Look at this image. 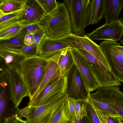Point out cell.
Returning a JSON list of instances; mask_svg holds the SVG:
<instances>
[{
    "mask_svg": "<svg viewBox=\"0 0 123 123\" xmlns=\"http://www.w3.org/2000/svg\"><path fill=\"white\" fill-rule=\"evenodd\" d=\"M121 119H122V120H123V119L122 118H120Z\"/></svg>",
    "mask_w": 123,
    "mask_h": 123,
    "instance_id": "ee69618b",
    "label": "cell"
},
{
    "mask_svg": "<svg viewBox=\"0 0 123 123\" xmlns=\"http://www.w3.org/2000/svg\"><path fill=\"white\" fill-rule=\"evenodd\" d=\"M0 119L2 120L8 100L9 92L8 91V81L7 74L0 78Z\"/></svg>",
    "mask_w": 123,
    "mask_h": 123,
    "instance_id": "7402d4cb",
    "label": "cell"
},
{
    "mask_svg": "<svg viewBox=\"0 0 123 123\" xmlns=\"http://www.w3.org/2000/svg\"><path fill=\"white\" fill-rule=\"evenodd\" d=\"M95 110L101 123H108V116L100 111L98 110Z\"/></svg>",
    "mask_w": 123,
    "mask_h": 123,
    "instance_id": "74e56055",
    "label": "cell"
},
{
    "mask_svg": "<svg viewBox=\"0 0 123 123\" xmlns=\"http://www.w3.org/2000/svg\"><path fill=\"white\" fill-rule=\"evenodd\" d=\"M83 32L78 34L72 33L58 39L69 45V48L82 49L87 51L111 70L107 61L99 45L86 35L83 34Z\"/></svg>",
    "mask_w": 123,
    "mask_h": 123,
    "instance_id": "277c9868",
    "label": "cell"
},
{
    "mask_svg": "<svg viewBox=\"0 0 123 123\" xmlns=\"http://www.w3.org/2000/svg\"><path fill=\"white\" fill-rule=\"evenodd\" d=\"M77 49L100 87L119 86L121 85L111 71L92 55L84 50Z\"/></svg>",
    "mask_w": 123,
    "mask_h": 123,
    "instance_id": "3957f363",
    "label": "cell"
},
{
    "mask_svg": "<svg viewBox=\"0 0 123 123\" xmlns=\"http://www.w3.org/2000/svg\"><path fill=\"white\" fill-rule=\"evenodd\" d=\"M68 98L63 101L55 112L50 123H75L76 121L68 108L67 101Z\"/></svg>",
    "mask_w": 123,
    "mask_h": 123,
    "instance_id": "ffe728a7",
    "label": "cell"
},
{
    "mask_svg": "<svg viewBox=\"0 0 123 123\" xmlns=\"http://www.w3.org/2000/svg\"><path fill=\"white\" fill-rule=\"evenodd\" d=\"M0 57L3 58L9 68L19 71L22 62L26 59L20 53L4 49L0 47Z\"/></svg>",
    "mask_w": 123,
    "mask_h": 123,
    "instance_id": "d6986e66",
    "label": "cell"
},
{
    "mask_svg": "<svg viewBox=\"0 0 123 123\" xmlns=\"http://www.w3.org/2000/svg\"><path fill=\"white\" fill-rule=\"evenodd\" d=\"M32 108L31 106L28 105L22 109H20L17 107L16 111L17 114H16L20 118L23 117L26 119L31 113Z\"/></svg>",
    "mask_w": 123,
    "mask_h": 123,
    "instance_id": "1f68e13d",
    "label": "cell"
},
{
    "mask_svg": "<svg viewBox=\"0 0 123 123\" xmlns=\"http://www.w3.org/2000/svg\"><path fill=\"white\" fill-rule=\"evenodd\" d=\"M69 49L87 94L100 87L84 63L78 50L72 48Z\"/></svg>",
    "mask_w": 123,
    "mask_h": 123,
    "instance_id": "7c38bea8",
    "label": "cell"
},
{
    "mask_svg": "<svg viewBox=\"0 0 123 123\" xmlns=\"http://www.w3.org/2000/svg\"><path fill=\"white\" fill-rule=\"evenodd\" d=\"M45 14L36 0H26L18 23L26 26L37 22Z\"/></svg>",
    "mask_w": 123,
    "mask_h": 123,
    "instance_id": "9a60e30c",
    "label": "cell"
},
{
    "mask_svg": "<svg viewBox=\"0 0 123 123\" xmlns=\"http://www.w3.org/2000/svg\"><path fill=\"white\" fill-rule=\"evenodd\" d=\"M25 37L16 36L8 39L0 40V47L19 52V50L25 45Z\"/></svg>",
    "mask_w": 123,
    "mask_h": 123,
    "instance_id": "d4e9b609",
    "label": "cell"
},
{
    "mask_svg": "<svg viewBox=\"0 0 123 123\" xmlns=\"http://www.w3.org/2000/svg\"><path fill=\"white\" fill-rule=\"evenodd\" d=\"M24 26L17 23L0 31V40L8 39L16 36Z\"/></svg>",
    "mask_w": 123,
    "mask_h": 123,
    "instance_id": "484cf974",
    "label": "cell"
},
{
    "mask_svg": "<svg viewBox=\"0 0 123 123\" xmlns=\"http://www.w3.org/2000/svg\"><path fill=\"white\" fill-rule=\"evenodd\" d=\"M102 14L106 24L118 19L123 6V0H102Z\"/></svg>",
    "mask_w": 123,
    "mask_h": 123,
    "instance_id": "e0dca14e",
    "label": "cell"
},
{
    "mask_svg": "<svg viewBox=\"0 0 123 123\" xmlns=\"http://www.w3.org/2000/svg\"><path fill=\"white\" fill-rule=\"evenodd\" d=\"M86 34L92 41L103 40L122 41L123 35V19L119 18L109 23H105Z\"/></svg>",
    "mask_w": 123,
    "mask_h": 123,
    "instance_id": "9c48e42d",
    "label": "cell"
},
{
    "mask_svg": "<svg viewBox=\"0 0 123 123\" xmlns=\"http://www.w3.org/2000/svg\"><path fill=\"white\" fill-rule=\"evenodd\" d=\"M90 0H64V3L69 14L73 34H78L84 31L87 26V8Z\"/></svg>",
    "mask_w": 123,
    "mask_h": 123,
    "instance_id": "8992f818",
    "label": "cell"
},
{
    "mask_svg": "<svg viewBox=\"0 0 123 123\" xmlns=\"http://www.w3.org/2000/svg\"><path fill=\"white\" fill-rule=\"evenodd\" d=\"M7 76L11 97L15 107L17 108L23 98L29 97V89L18 70L10 68Z\"/></svg>",
    "mask_w": 123,
    "mask_h": 123,
    "instance_id": "30bf717a",
    "label": "cell"
},
{
    "mask_svg": "<svg viewBox=\"0 0 123 123\" xmlns=\"http://www.w3.org/2000/svg\"><path fill=\"white\" fill-rule=\"evenodd\" d=\"M35 33H32L26 35L24 40V43L26 45H31L34 42Z\"/></svg>",
    "mask_w": 123,
    "mask_h": 123,
    "instance_id": "8d00e7d4",
    "label": "cell"
},
{
    "mask_svg": "<svg viewBox=\"0 0 123 123\" xmlns=\"http://www.w3.org/2000/svg\"><path fill=\"white\" fill-rule=\"evenodd\" d=\"M102 7V0L90 1L87 12L86 20L87 25L98 24L103 18Z\"/></svg>",
    "mask_w": 123,
    "mask_h": 123,
    "instance_id": "ac0fdd59",
    "label": "cell"
},
{
    "mask_svg": "<svg viewBox=\"0 0 123 123\" xmlns=\"http://www.w3.org/2000/svg\"><path fill=\"white\" fill-rule=\"evenodd\" d=\"M38 22L49 38L58 39L72 33L69 14L64 2H58L56 8Z\"/></svg>",
    "mask_w": 123,
    "mask_h": 123,
    "instance_id": "6da1fadb",
    "label": "cell"
},
{
    "mask_svg": "<svg viewBox=\"0 0 123 123\" xmlns=\"http://www.w3.org/2000/svg\"><path fill=\"white\" fill-rule=\"evenodd\" d=\"M119 120L120 123H123V120L119 117Z\"/></svg>",
    "mask_w": 123,
    "mask_h": 123,
    "instance_id": "7bdbcfd3",
    "label": "cell"
},
{
    "mask_svg": "<svg viewBox=\"0 0 123 123\" xmlns=\"http://www.w3.org/2000/svg\"><path fill=\"white\" fill-rule=\"evenodd\" d=\"M48 60L38 56L26 58L18 71L29 90L31 101L44 77Z\"/></svg>",
    "mask_w": 123,
    "mask_h": 123,
    "instance_id": "7a4b0ae2",
    "label": "cell"
},
{
    "mask_svg": "<svg viewBox=\"0 0 123 123\" xmlns=\"http://www.w3.org/2000/svg\"><path fill=\"white\" fill-rule=\"evenodd\" d=\"M108 123H120L119 118L117 117H108Z\"/></svg>",
    "mask_w": 123,
    "mask_h": 123,
    "instance_id": "f35d334b",
    "label": "cell"
},
{
    "mask_svg": "<svg viewBox=\"0 0 123 123\" xmlns=\"http://www.w3.org/2000/svg\"><path fill=\"white\" fill-rule=\"evenodd\" d=\"M87 116L92 123H101L95 110L90 103L87 101Z\"/></svg>",
    "mask_w": 123,
    "mask_h": 123,
    "instance_id": "4dcf8cb0",
    "label": "cell"
},
{
    "mask_svg": "<svg viewBox=\"0 0 123 123\" xmlns=\"http://www.w3.org/2000/svg\"><path fill=\"white\" fill-rule=\"evenodd\" d=\"M0 78L8 73L9 68L4 60L0 57Z\"/></svg>",
    "mask_w": 123,
    "mask_h": 123,
    "instance_id": "e575fe53",
    "label": "cell"
},
{
    "mask_svg": "<svg viewBox=\"0 0 123 123\" xmlns=\"http://www.w3.org/2000/svg\"><path fill=\"white\" fill-rule=\"evenodd\" d=\"M1 123H28L20 118L17 114H13L5 118Z\"/></svg>",
    "mask_w": 123,
    "mask_h": 123,
    "instance_id": "d6a6232c",
    "label": "cell"
},
{
    "mask_svg": "<svg viewBox=\"0 0 123 123\" xmlns=\"http://www.w3.org/2000/svg\"><path fill=\"white\" fill-rule=\"evenodd\" d=\"M115 47L123 55V46H120V43L117 42Z\"/></svg>",
    "mask_w": 123,
    "mask_h": 123,
    "instance_id": "ab89813d",
    "label": "cell"
},
{
    "mask_svg": "<svg viewBox=\"0 0 123 123\" xmlns=\"http://www.w3.org/2000/svg\"><path fill=\"white\" fill-rule=\"evenodd\" d=\"M74 123H83V119L76 121Z\"/></svg>",
    "mask_w": 123,
    "mask_h": 123,
    "instance_id": "b9f144b4",
    "label": "cell"
},
{
    "mask_svg": "<svg viewBox=\"0 0 123 123\" xmlns=\"http://www.w3.org/2000/svg\"><path fill=\"white\" fill-rule=\"evenodd\" d=\"M45 36L46 34L43 29L37 31L35 34L34 41L33 43L37 46Z\"/></svg>",
    "mask_w": 123,
    "mask_h": 123,
    "instance_id": "d590c367",
    "label": "cell"
},
{
    "mask_svg": "<svg viewBox=\"0 0 123 123\" xmlns=\"http://www.w3.org/2000/svg\"><path fill=\"white\" fill-rule=\"evenodd\" d=\"M83 123H92L89 119L86 116L83 118Z\"/></svg>",
    "mask_w": 123,
    "mask_h": 123,
    "instance_id": "60d3db41",
    "label": "cell"
},
{
    "mask_svg": "<svg viewBox=\"0 0 123 123\" xmlns=\"http://www.w3.org/2000/svg\"><path fill=\"white\" fill-rule=\"evenodd\" d=\"M92 96L94 99L108 105L119 118L123 119V92L119 86L99 87Z\"/></svg>",
    "mask_w": 123,
    "mask_h": 123,
    "instance_id": "52a82bcc",
    "label": "cell"
},
{
    "mask_svg": "<svg viewBox=\"0 0 123 123\" xmlns=\"http://www.w3.org/2000/svg\"><path fill=\"white\" fill-rule=\"evenodd\" d=\"M37 49V46L33 43L28 45L25 44L19 50V52L27 58L38 56Z\"/></svg>",
    "mask_w": 123,
    "mask_h": 123,
    "instance_id": "f1b7e54d",
    "label": "cell"
},
{
    "mask_svg": "<svg viewBox=\"0 0 123 123\" xmlns=\"http://www.w3.org/2000/svg\"><path fill=\"white\" fill-rule=\"evenodd\" d=\"M43 29L38 22L25 26L16 36L25 37L26 35L28 34L35 33L37 31Z\"/></svg>",
    "mask_w": 123,
    "mask_h": 123,
    "instance_id": "83f0119b",
    "label": "cell"
},
{
    "mask_svg": "<svg viewBox=\"0 0 123 123\" xmlns=\"http://www.w3.org/2000/svg\"><path fill=\"white\" fill-rule=\"evenodd\" d=\"M116 42L104 40L99 46L111 71L119 81L123 83V55L115 47Z\"/></svg>",
    "mask_w": 123,
    "mask_h": 123,
    "instance_id": "ba28073f",
    "label": "cell"
},
{
    "mask_svg": "<svg viewBox=\"0 0 123 123\" xmlns=\"http://www.w3.org/2000/svg\"><path fill=\"white\" fill-rule=\"evenodd\" d=\"M41 7L44 13L47 14L56 7L58 2L55 0H36Z\"/></svg>",
    "mask_w": 123,
    "mask_h": 123,
    "instance_id": "f546056e",
    "label": "cell"
},
{
    "mask_svg": "<svg viewBox=\"0 0 123 123\" xmlns=\"http://www.w3.org/2000/svg\"><path fill=\"white\" fill-rule=\"evenodd\" d=\"M68 49H69V45L58 39L45 36L37 45V55L48 59L62 51Z\"/></svg>",
    "mask_w": 123,
    "mask_h": 123,
    "instance_id": "5bb4252c",
    "label": "cell"
},
{
    "mask_svg": "<svg viewBox=\"0 0 123 123\" xmlns=\"http://www.w3.org/2000/svg\"><path fill=\"white\" fill-rule=\"evenodd\" d=\"M62 51L48 60V64L43 78L32 100V102L43 90L53 81L60 77V71L58 62L61 56Z\"/></svg>",
    "mask_w": 123,
    "mask_h": 123,
    "instance_id": "4fadbf2b",
    "label": "cell"
},
{
    "mask_svg": "<svg viewBox=\"0 0 123 123\" xmlns=\"http://www.w3.org/2000/svg\"><path fill=\"white\" fill-rule=\"evenodd\" d=\"M58 65L60 71V76H68L74 65L73 57L69 49L62 51Z\"/></svg>",
    "mask_w": 123,
    "mask_h": 123,
    "instance_id": "44dd1931",
    "label": "cell"
},
{
    "mask_svg": "<svg viewBox=\"0 0 123 123\" xmlns=\"http://www.w3.org/2000/svg\"><path fill=\"white\" fill-rule=\"evenodd\" d=\"M67 103L69 110L75 121L77 120L74 100L68 98Z\"/></svg>",
    "mask_w": 123,
    "mask_h": 123,
    "instance_id": "836d02e7",
    "label": "cell"
},
{
    "mask_svg": "<svg viewBox=\"0 0 123 123\" xmlns=\"http://www.w3.org/2000/svg\"><path fill=\"white\" fill-rule=\"evenodd\" d=\"M23 9L9 13H0V31L18 23Z\"/></svg>",
    "mask_w": 123,
    "mask_h": 123,
    "instance_id": "603a6c76",
    "label": "cell"
},
{
    "mask_svg": "<svg viewBox=\"0 0 123 123\" xmlns=\"http://www.w3.org/2000/svg\"><path fill=\"white\" fill-rule=\"evenodd\" d=\"M68 76H60L47 86L32 102L28 104L32 107L47 103L60 92L67 90Z\"/></svg>",
    "mask_w": 123,
    "mask_h": 123,
    "instance_id": "8fae6325",
    "label": "cell"
},
{
    "mask_svg": "<svg viewBox=\"0 0 123 123\" xmlns=\"http://www.w3.org/2000/svg\"><path fill=\"white\" fill-rule=\"evenodd\" d=\"M26 0H0V13L5 14L21 10Z\"/></svg>",
    "mask_w": 123,
    "mask_h": 123,
    "instance_id": "cb8c5ba5",
    "label": "cell"
},
{
    "mask_svg": "<svg viewBox=\"0 0 123 123\" xmlns=\"http://www.w3.org/2000/svg\"><path fill=\"white\" fill-rule=\"evenodd\" d=\"M71 83L67 93L68 98L75 100L87 101L88 98L77 69L74 64L70 72Z\"/></svg>",
    "mask_w": 123,
    "mask_h": 123,
    "instance_id": "2e32d148",
    "label": "cell"
},
{
    "mask_svg": "<svg viewBox=\"0 0 123 123\" xmlns=\"http://www.w3.org/2000/svg\"><path fill=\"white\" fill-rule=\"evenodd\" d=\"M67 90L56 94L47 103L32 107L31 112L26 118L28 123H50L56 111L68 97Z\"/></svg>",
    "mask_w": 123,
    "mask_h": 123,
    "instance_id": "5b68a950",
    "label": "cell"
},
{
    "mask_svg": "<svg viewBox=\"0 0 123 123\" xmlns=\"http://www.w3.org/2000/svg\"><path fill=\"white\" fill-rule=\"evenodd\" d=\"M77 120L87 116V101L74 100Z\"/></svg>",
    "mask_w": 123,
    "mask_h": 123,
    "instance_id": "4316f807",
    "label": "cell"
}]
</instances>
